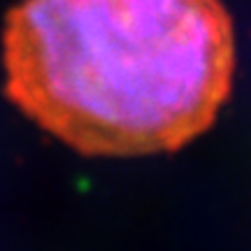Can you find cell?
Returning a JSON list of instances; mask_svg holds the SVG:
<instances>
[{"instance_id":"obj_1","label":"cell","mask_w":251,"mask_h":251,"mask_svg":"<svg viewBox=\"0 0 251 251\" xmlns=\"http://www.w3.org/2000/svg\"><path fill=\"white\" fill-rule=\"evenodd\" d=\"M7 93L86 156L170 153L209 130L237 68L221 0H21L2 37Z\"/></svg>"}]
</instances>
